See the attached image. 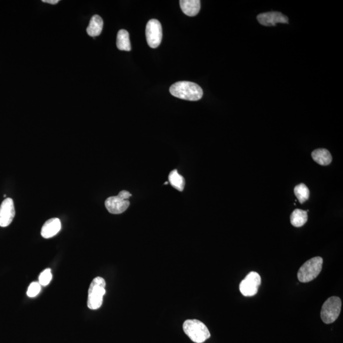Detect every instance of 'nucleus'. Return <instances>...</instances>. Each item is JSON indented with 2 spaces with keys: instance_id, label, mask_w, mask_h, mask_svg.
Segmentation results:
<instances>
[{
  "instance_id": "nucleus-1",
  "label": "nucleus",
  "mask_w": 343,
  "mask_h": 343,
  "mask_svg": "<svg viewBox=\"0 0 343 343\" xmlns=\"http://www.w3.org/2000/svg\"><path fill=\"white\" fill-rule=\"evenodd\" d=\"M170 92L174 97L191 101H198L204 95L202 88L198 84L186 81L173 84L170 88Z\"/></svg>"
},
{
  "instance_id": "nucleus-2",
  "label": "nucleus",
  "mask_w": 343,
  "mask_h": 343,
  "mask_svg": "<svg viewBox=\"0 0 343 343\" xmlns=\"http://www.w3.org/2000/svg\"><path fill=\"white\" fill-rule=\"evenodd\" d=\"M183 330L193 342L202 343L211 337L208 328L198 320H187L183 324Z\"/></svg>"
},
{
  "instance_id": "nucleus-3",
  "label": "nucleus",
  "mask_w": 343,
  "mask_h": 343,
  "mask_svg": "<svg viewBox=\"0 0 343 343\" xmlns=\"http://www.w3.org/2000/svg\"><path fill=\"white\" fill-rule=\"evenodd\" d=\"M106 293V282L103 278H95L91 282L88 289L87 306L90 310H97L101 308L103 297Z\"/></svg>"
},
{
  "instance_id": "nucleus-4",
  "label": "nucleus",
  "mask_w": 343,
  "mask_h": 343,
  "mask_svg": "<svg viewBox=\"0 0 343 343\" xmlns=\"http://www.w3.org/2000/svg\"><path fill=\"white\" fill-rule=\"evenodd\" d=\"M323 265V259L321 257H316L307 261L298 271L299 281L302 283H308L314 281L321 274Z\"/></svg>"
},
{
  "instance_id": "nucleus-5",
  "label": "nucleus",
  "mask_w": 343,
  "mask_h": 343,
  "mask_svg": "<svg viewBox=\"0 0 343 343\" xmlns=\"http://www.w3.org/2000/svg\"><path fill=\"white\" fill-rule=\"evenodd\" d=\"M342 300L337 296H333L324 303L321 310V318L324 323H335L339 317L342 310Z\"/></svg>"
},
{
  "instance_id": "nucleus-6",
  "label": "nucleus",
  "mask_w": 343,
  "mask_h": 343,
  "mask_svg": "<svg viewBox=\"0 0 343 343\" xmlns=\"http://www.w3.org/2000/svg\"><path fill=\"white\" fill-rule=\"evenodd\" d=\"M261 283L260 274L255 272L249 273L240 284V291L243 296L251 297L258 293Z\"/></svg>"
},
{
  "instance_id": "nucleus-7",
  "label": "nucleus",
  "mask_w": 343,
  "mask_h": 343,
  "mask_svg": "<svg viewBox=\"0 0 343 343\" xmlns=\"http://www.w3.org/2000/svg\"><path fill=\"white\" fill-rule=\"evenodd\" d=\"M146 40L151 48H156L160 45L162 39V27L156 19L148 21L146 27Z\"/></svg>"
},
{
  "instance_id": "nucleus-8",
  "label": "nucleus",
  "mask_w": 343,
  "mask_h": 343,
  "mask_svg": "<svg viewBox=\"0 0 343 343\" xmlns=\"http://www.w3.org/2000/svg\"><path fill=\"white\" fill-rule=\"evenodd\" d=\"M15 211L13 200L7 198L1 203L0 206V226L6 227L12 222Z\"/></svg>"
},
{
  "instance_id": "nucleus-9",
  "label": "nucleus",
  "mask_w": 343,
  "mask_h": 343,
  "mask_svg": "<svg viewBox=\"0 0 343 343\" xmlns=\"http://www.w3.org/2000/svg\"><path fill=\"white\" fill-rule=\"evenodd\" d=\"M257 18L261 25H265V26H274L277 23H282V24L289 23L288 17L278 11L260 13Z\"/></svg>"
},
{
  "instance_id": "nucleus-10",
  "label": "nucleus",
  "mask_w": 343,
  "mask_h": 343,
  "mask_svg": "<svg viewBox=\"0 0 343 343\" xmlns=\"http://www.w3.org/2000/svg\"><path fill=\"white\" fill-rule=\"evenodd\" d=\"M105 205L109 213L120 214L124 212L129 207L128 200L123 199L118 195L108 198L105 202Z\"/></svg>"
},
{
  "instance_id": "nucleus-11",
  "label": "nucleus",
  "mask_w": 343,
  "mask_h": 343,
  "mask_svg": "<svg viewBox=\"0 0 343 343\" xmlns=\"http://www.w3.org/2000/svg\"><path fill=\"white\" fill-rule=\"evenodd\" d=\"M61 229V223L59 219L52 218L49 219L44 224L41 228V235L45 239H50L54 237L60 232Z\"/></svg>"
},
{
  "instance_id": "nucleus-12",
  "label": "nucleus",
  "mask_w": 343,
  "mask_h": 343,
  "mask_svg": "<svg viewBox=\"0 0 343 343\" xmlns=\"http://www.w3.org/2000/svg\"><path fill=\"white\" fill-rule=\"evenodd\" d=\"M180 6L184 14L194 17L199 13L201 4L200 0H181Z\"/></svg>"
},
{
  "instance_id": "nucleus-13",
  "label": "nucleus",
  "mask_w": 343,
  "mask_h": 343,
  "mask_svg": "<svg viewBox=\"0 0 343 343\" xmlns=\"http://www.w3.org/2000/svg\"><path fill=\"white\" fill-rule=\"evenodd\" d=\"M313 159L315 162L324 166L330 165L332 162V156L330 151L326 149H317L312 153Z\"/></svg>"
},
{
  "instance_id": "nucleus-14",
  "label": "nucleus",
  "mask_w": 343,
  "mask_h": 343,
  "mask_svg": "<svg viewBox=\"0 0 343 343\" xmlns=\"http://www.w3.org/2000/svg\"><path fill=\"white\" fill-rule=\"evenodd\" d=\"M103 28V20L99 15L93 16L87 29V34L91 37H96L101 34Z\"/></svg>"
},
{
  "instance_id": "nucleus-15",
  "label": "nucleus",
  "mask_w": 343,
  "mask_h": 343,
  "mask_svg": "<svg viewBox=\"0 0 343 343\" xmlns=\"http://www.w3.org/2000/svg\"><path fill=\"white\" fill-rule=\"evenodd\" d=\"M116 46L120 50H131L129 33L125 29H121L118 31L117 39H116Z\"/></svg>"
},
{
  "instance_id": "nucleus-16",
  "label": "nucleus",
  "mask_w": 343,
  "mask_h": 343,
  "mask_svg": "<svg viewBox=\"0 0 343 343\" xmlns=\"http://www.w3.org/2000/svg\"><path fill=\"white\" fill-rule=\"evenodd\" d=\"M308 221L307 212L302 209H295L291 216L292 225L296 228L304 226Z\"/></svg>"
},
{
  "instance_id": "nucleus-17",
  "label": "nucleus",
  "mask_w": 343,
  "mask_h": 343,
  "mask_svg": "<svg viewBox=\"0 0 343 343\" xmlns=\"http://www.w3.org/2000/svg\"><path fill=\"white\" fill-rule=\"evenodd\" d=\"M169 180L172 186L179 191H183L185 186V180L177 170H172L169 176Z\"/></svg>"
},
{
  "instance_id": "nucleus-18",
  "label": "nucleus",
  "mask_w": 343,
  "mask_h": 343,
  "mask_svg": "<svg viewBox=\"0 0 343 343\" xmlns=\"http://www.w3.org/2000/svg\"><path fill=\"white\" fill-rule=\"evenodd\" d=\"M294 191H295V194L300 204H303V203L309 199L310 190L305 184H300L295 186Z\"/></svg>"
},
{
  "instance_id": "nucleus-19",
  "label": "nucleus",
  "mask_w": 343,
  "mask_h": 343,
  "mask_svg": "<svg viewBox=\"0 0 343 343\" xmlns=\"http://www.w3.org/2000/svg\"><path fill=\"white\" fill-rule=\"evenodd\" d=\"M52 279V274L50 269H46L41 273L39 277V284L41 286H46L50 284Z\"/></svg>"
},
{
  "instance_id": "nucleus-20",
  "label": "nucleus",
  "mask_w": 343,
  "mask_h": 343,
  "mask_svg": "<svg viewBox=\"0 0 343 343\" xmlns=\"http://www.w3.org/2000/svg\"><path fill=\"white\" fill-rule=\"evenodd\" d=\"M41 291V285L38 282H32L29 288H28L27 291V295L29 298L36 297L38 295L39 292Z\"/></svg>"
},
{
  "instance_id": "nucleus-21",
  "label": "nucleus",
  "mask_w": 343,
  "mask_h": 343,
  "mask_svg": "<svg viewBox=\"0 0 343 343\" xmlns=\"http://www.w3.org/2000/svg\"><path fill=\"white\" fill-rule=\"evenodd\" d=\"M118 195L120 196V197H121V198H123V199L125 200H128V198H129L132 196V195L130 194V193L128 192V191L125 190L120 191V192L119 193Z\"/></svg>"
},
{
  "instance_id": "nucleus-22",
  "label": "nucleus",
  "mask_w": 343,
  "mask_h": 343,
  "mask_svg": "<svg viewBox=\"0 0 343 343\" xmlns=\"http://www.w3.org/2000/svg\"><path fill=\"white\" fill-rule=\"evenodd\" d=\"M44 3L55 4L59 3V0H43Z\"/></svg>"
},
{
  "instance_id": "nucleus-23",
  "label": "nucleus",
  "mask_w": 343,
  "mask_h": 343,
  "mask_svg": "<svg viewBox=\"0 0 343 343\" xmlns=\"http://www.w3.org/2000/svg\"><path fill=\"white\" fill-rule=\"evenodd\" d=\"M169 184V183H168V182H166V183H164V184Z\"/></svg>"
}]
</instances>
